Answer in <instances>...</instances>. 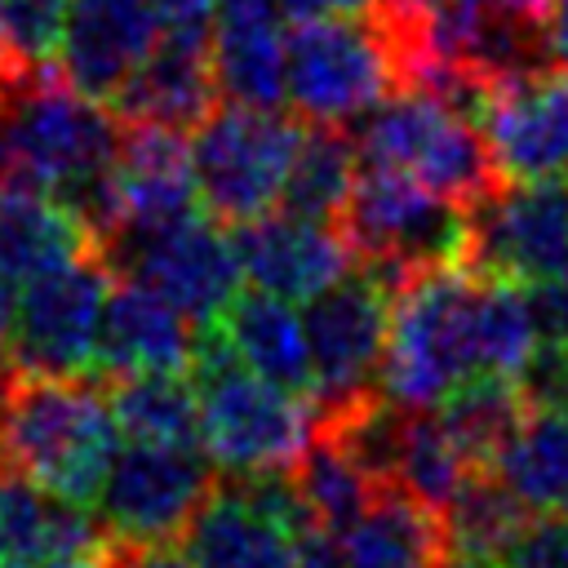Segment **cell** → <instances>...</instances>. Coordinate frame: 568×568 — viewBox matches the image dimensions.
I'll use <instances>...</instances> for the list:
<instances>
[{"instance_id":"cell-34","label":"cell","mask_w":568,"mask_h":568,"mask_svg":"<svg viewBox=\"0 0 568 568\" xmlns=\"http://www.w3.org/2000/svg\"><path fill=\"white\" fill-rule=\"evenodd\" d=\"M111 568H195L191 555L173 541H151V546H115Z\"/></svg>"},{"instance_id":"cell-4","label":"cell","mask_w":568,"mask_h":568,"mask_svg":"<svg viewBox=\"0 0 568 568\" xmlns=\"http://www.w3.org/2000/svg\"><path fill=\"white\" fill-rule=\"evenodd\" d=\"M470 271L462 262L422 266L390 284V320L377 390L386 404L426 413L475 377L470 359Z\"/></svg>"},{"instance_id":"cell-40","label":"cell","mask_w":568,"mask_h":568,"mask_svg":"<svg viewBox=\"0 0 568 568\" xmlns=\"http://www.w3.org/2000/svg\"><path fill=\"white\" fill-rule=\"evenodd\" d=\"M18 568H111V555H80V559H36Z\"/></svg>"},{"instance_id":"cell-35","label":"cell","mask_w":568,"mask_h":568,"mask_svg":"<svg viewBox=\"0 0 568 568\" xmlns=\"http://www.w3.org/2000/svg\"><path fill=\"white\" fill-rule=\"evenodd\" d=\"M382 0H284L293 18H368Z\"/></svg>"},{"instance_id":"cell-29","label":"cell","mask_w":568,"mask_h":568,"mask_svg":"<svg viewBox=\"0 0 568 568\" xmlns=\"http://www.w3.org/2000/svg\"><path fill=\"white\" fill-rule=\"evenodd\" d=\"M111 413H115L124 439L200 444V399H195L191 373L120 377L111 390Z\"/></svg>"},{"instance_id":"cell-26","label":"cell","mask_w":568,"mask_h":568,"mask_svg":"<svg viewBox=\"0 0 568 568\" xmlns=\"http://www.w3.org/2000/svg\"><path fill=\"white\" fill-rule=\"evenodd\" d=\"M288 484H293V493H297V501H302V510H306L315 532H337L382 488L373 479V470L364 466V457L351 448V439L328 422H320L315 439L293 462Z\"/></svg>"},{"instance_id":"cell-11","label":"cell","mask_w":568,"mask_h":568,"mask_svg":"<svg viewBox=\"0 0 568 568\" xmlns=\"http://www.w3.org/2000/svg\"><path fill=\"white\" fill-rule=\"evenodd\" d=\"M111 266L98 248H84L22 284L9 311L4 351L18 373L80 377L93 368L98 320L111 288Z\"/></svg>"},{"instance_id":"cell-19","label":"cell","mask_w":568,"mask_h":568,"mask_svg":"<svg viewBox=\"0 0 568 568\" xmlns=\"http://www.w3.org/2000/svg\"><path fill=\"white\" fill-rule=\"evenodd\" d=\"M200 204L191 142L169 124H124L111 164V231L151 226ZM106 231V235H111Z\"/></svg>"},{"instance_id":"cell-18","label":"cell","mask_w":568,"mask_h":568,"mask_svg":"<svg viewBox=\"0 0 568 568\" xmlns=\"http://www.w3.org/2000/svg\"><path fill=\"white\" fill-rule=\"evenodd\" d=\"M160 18L146 0H71L53 67L89 98L111 102L115 89L155 49Z\"/></svg>"},{"instance_id":"cell-10","label":"cell","mask_w":568,"mask_h":568,"mask_svg":"<svg viewBox=\"0 0 568 568\" xmlns=\"http://www.w3.org/2000/svg\"><path fill=\"white\" fill-rule=\"evenodd\" d=\"M386 320H390V284L355 266L333 288L306 302V346H311V399L320 417H346L373 404L382 351H386Z\"/></svg>"},{"instance_id":"cell-15","label":"cell","mask_w":568,"mask_h":568,"mask_svg":"<svg viewBox=\"0 0 568 568\" xmlns=\"http://www.w3.org/2000/svg\"><path fill=\"white\" fill-rule=\"evenodd\" d=\"M479 129L501 182H564L568 71L541 58L497 75L479 98Z\"/></svg>"},{"instance_id":"cell-8","label":"cell","mask_w":568,"mask_h":568,"mask_svg":"<svg viewBox=\"0 0 568 568\" xmlns=\"http://www.w3.org/2000/svg\"><path fill=\"white\" fill-rule=\"evenodd\" d=\"M302 133L306 129H297L275 106H213L191 138L200 209L222 226H240L280 209Z\"/></svg>"},{"instance_id":"cell-5","label":"cell","mask_w":568,"mask_h":568,"mask_svg":"<svg viewBox=\"0 0 568 568\" xmlns=\"http://www.w3.org/2000/svg\"><path fill=\"white\" fill-rule=\"evenodd\" d=\"M355 124H359L355 133L359 164L395 169L462 209L479 204L488 191L501 186L475 111H466L444 93L399 84L395 98L386 93Z\"/></svg>"},{"instance_id":"cell-24","label":"cell","mask_w":568,"mask_h":568,"mask_svg":"<svg viewBox=\"0 0 568 568\" xmlns=\"http://www.w3.org/2000/svg\"><path fill=\"white\" fill-rule=\"evenodd\" d=\"M213 328L222 333V342L231 346V355L253 368L257 377L302 390L311 395V346H306V324L293 311V302L275 297V293H235L231 306L213 320Z\"/></svg>"},{"instance_id":"cell-20","label":"cell","mask_w":568,"mask_h":568,"mask_svg":"<svg viewBox=\"0 0 568 568\" xmlns=\"http://www.w3.org/2000/svg\"><path fill=\"white\" fill-rule=\"evenodd\" d=\"M217 102L209 36H173L160 31L155 49L138 62V71L115 89L111 111L124 124H169L195 129Z\"/></svg>"},{"instance_id":"cell-9","label":"cell","mask_w":568,"mask_h":568,"mask_svg":"<svg viewBox=\"0 0 568 568\" xmlns=\"http://www.w3.org/2000/svg\"><path fill=\"white\" fill-rule=\"evenodd\" d=\"M337 222L355 244L359 266L377 271L386 284L422 266L462 262L466 209L395 169L359 164L351 200Z\"/></svg>"},{"instance_id":"cell-38","label":"cell","mask_w":568,"mask_h":568,"mask_svg":"<svg viewBox=\"0 0 568 568\" xmlns=\"http://www.w3.org/2000/svg\"><path fill=\"white\" fill-rule=\"evenodd\" d=\"M497 4L524 22H546V13L555 9V0H497Z\"/></svg>"},{"instance_id":"cell-36","label":"cell","mask_w":568,"mask_h":568,"mask_svg":"<svg viewBox=\"0 0 568 568\" xmlns=\"http://www.w3.org/2000/svg\"><path fill=\"white\" fill-rule=\"evenodd\" d=\"M541 40H546V58L568 71V0H555V9L541 22Z\"/></svg>"},{"instance_id":"cell-27","label":"cell","mask_w":568,"mask_h":568,"mask_svg":"<svg viewBox=\"0 0 568 568\" xmlns=\"http://www.w3.org/2000/svg\"><path fill=\"white\" fill-rule=\"evenodd\" d=\"M493 475L528 506L555 510L568 501V404H528L501 444Z\"/></svg>"},{"instance_id":"cell-43","label":"cell","mask_w":568,"mask_h":568,"mask_svg":"<svg viewBox=\"0 0 568 568\" xmlns=\"http://www.w3.org/2000/svg\"><path fill=\"white\" fill-rule=\"evenodd\" d=\"M564 506H568V501H564Z\"/></svg>"},{"instance_id":"cell-23","label":"cell","mask_w":568,"mask_h":568,"mask_svg":"<svg viewBox=\"0 0 568 568\" xmlns=\"http://www.w3.org/2000/svg\"><path fill=\"white\" fill-rule=\"evenodd\" d=\"M84 248H93V240L67 204L36 191L0 186V337L22 284Z\"/></svg>"},{"instance_id":"cell-21","label":"cell","mask_w":568,"mask_h":568,"mask_svg":"<svg viewBox=\"0 0 568 568\" xmlns=\"http://www.w3.org/2000/svg\"><path fill=\"white\" fill-rule=\"evenodd\" d=\"M333 568H448L444 515L395 484H382L368 506L328 532Z\"/></svg>"},{"instance_id":"cell-13","label":"cell","mask_w":568,"mask_h":568,"mask_svg":"<svg viewBox=\"0 0 568 568\" xmlns=\"http://www.w3.org/2000/svg\"><path fill=\"white\" fill-rule=\"evenodd\" d=\"M213 488V462L200 444H146L115 448L98 488V519L115 546L173 541Z\"/></svg>"},{"instance_id":"cell-17","label":"cell","mask_w":568,"mask_h":568,"mask_svg":"<svg viewBox=\"0 0 568 568\" xmlns=\"http://www.w3.org/2000/svg\"><path fill=\"white\" fill-rule=\"evenodd\" d=\"M173 302L151 293L138 280H111L102 320H98V346H93V368L106 382L120 377H142V373H191L195 359V333Z\"/></svg>"},{"instance_id":"cell-2","label":"cell","mask_w":568,"mask_h":568,"mask_svg":"<svg viewBox=\"0 0 568 568\" xmlns=\"http://www.w3.org/2000/svg\"><path fill=\"white\" fill-rule=\"evenodd\" d=\"M124 444L111 395L84 377L9 373L0 386V466L44 493L93 506L115 448Z\"/></svg>"},{"instance_id":"cell-28","label":"cell","mask_w":568,"mask_h":568,"mask_svg":"<svg viewBox=\"0 0 568 568\" xmlns=\"http://www.w3.org/2000/svg\"><path fill=\"white\" fill-rule=\"evenodd\" d=\"M355 173H359L355 142L342 129L311 124L302 133V142H297V155H293V169H288L280 209L302 213V217H315V222H337L342 209H346V200H351Z\"/></svg>"},{"instance_id":"cell-32","label":"cell","mask_w":568,"mask_h":568,"mask_svg":"<svg viewBox=\"0 0 568 568\" xmlns=\"http://www.w3.org/2000/svg\"><path fill=\"white\" fill-rule=\"evenodd\" d=\"M497 568H568V519H555L546 510L528 515Z\"/></svg>"},{"instance_id":"cell-25","label":"cell","mask_w":568,"mask_h":568,"mask_svg":"<svg viewBox=\"0 0 568 568\" xmlns=\"http://www.w3.org/2000/svg\"><path fill=\"white\" fill-rule=\"evenodd\" d=\"M284 31L275 13H222L209 36L213 84L240 106L284 102Z\"/></svg>"},{"instance_id":"cell-33","label":"cell","mask_w":568,"mask_h":568,"mask_svg":"<svg viewBox=\"0 0 568 568\" xmlns=\"http://www.w3.org/2000/svg\"><path fill=\"white\" fill-rule=\"evenodd\" d=\"M146 4L160 18V31H173V36H213L217 0H146Z\"/></svg>"},{"instance_id":"cell-42","label":"cell","mask_w":568,"mask_h":568,"mask_svg":"<svg viewBox=\"0 0 568 568\" xmlns=\"http://www.w3.org/2000/svg\"><path fill=\"white\" fill-rule=\"evenodd\" d=\"M9 373H13V364H9V351H4V337H0V386H4Z\"/></svg>"},{"instance_id":"cell-39","label":"cell","mask_w":568,"mask_h":568,"mask_svg":"<svg viewBox=\"0 0 568 568\" xmlns=\"http://www.w3.org/2000/svg\"><path fill=\"white\" fill-rule=\"evenodd\" d=\"M284 0H217V13H275L280 18Z\"/></svg>"},{"instance_id":"cell-37","label":"cell","mask_w":568,"mask_h":568,"mask_svg":"<svg viewBox=\"0 0 568 568\" xmlns=\"http://www.w3.org/2000/svg\"><path fill=\"white\" fill-rule=\"evenodd\" d=\"M444 0H382V22L390 27H408L417 18H426L430 9H439Z\"/></svg>"},{"instance_id":"cell-7","label":"cell","mask_w":568,"mask_h":568,"mask_svg":"<svg viewBox=\"0 0 568 568\" xmlns=\"http://www.w3.org/2000/svg\"><path fill=\"white\" fill-rule=\"evenodd\" d=\"M111 275L138 280L173 302L191 324H213L244 288L235 235L213 213H178L151 226H120L93 244Z\"/></svg>"},{"instance_id":"cell-1","label":"cell","mask_w":568,"mask_h":568,"mask_svg":"<svg viewBox=\"0 0 568 568\" xmlns=\"http://www.w3.org/2000/svg\"><path fill=\"white\" fill-rule=\"evenodd\" d=\"M124 120L58 67L18 71L0 89V186L36 191L75 213L98 244L111 231V164Z\"/></svg>"},{"instance_id":"cell-22","label":"cell","mask_w":568,"mask_h":568,"mask_svg":"<svg viewBox=\"0 0 568 568\" xmlns=\"http://www.w3.org/2000/svg\"><path fill=\"white\" fill-rule=\"evenodd\" d=\"M115 541L102 519L84 515V506L62 501L31 484L27 475L0 466V568L36 564V559H80L111 555Z\"/></svg>"},{"instance_id":"cell-6","label":"cell","mask_w":568,"mask_h":568,"mask_svg":"<svg viewBox=\"0 0 568 568\" xmlns=\"http://www.w3.org/2000/svg\"><path fill=\"white\" fill-rule=\"evenodd\" d=\"M399 89L390 31L364 18H297L284 40V102L306 124L346 129Z\"/></svg>"},{"instance_id":"cell-30","label":"cell","mask_w":568,"mask_h":568,"mask_svg":"<svg viewBox=\"0 0 568 568\" xmlns=\"http://www.w3.org/2000/svg\"><path fill=\"white\" fill-rule=\"evenodd\" d=\"M528 404L532 399H528L524 382H510V377H470L435 413H439L444 430L457 439V448L479 470H493L501 444L510 439V430L519 426V417L528 413Z\"/></svg>"},{"instance_id":"cell-31","label":"cell","mask_w":568,"mask_h":568,"mask_svg":"<svg viewBox=\"0 0 568 568\" xmlns=\"http://www.w3.org/2000/svg\"><path fill=\"white\" fill-rule=\"evenodd\" d=\"M71 0H0V36L18 71L53 67Z\"/></svg>"},{"instance_id":"cell-3","label":"cell","mask_w":568,"mask_h":568,"mask_svg":"<svg viewBox=\"0 0 568 568\" xmlns=\"http://www.w3.org/2000/svg\"><path fill=\"white\" fill-rule=\"evenodd\" d=\"M191 386L200 399V448L226 475H288L320 430L315 399L244 368L213 324L195 337Z\"/></svg>"},{"instance_id":"cell-16","label":"cell","mask_w":568,"mask_h":568,"mask_svg":"<svg viewBox=\"0 0 568 568\" xmlns=\"http://www.w3.org/2000/svg\"><path fill=\"white\" fill-rule=\"evenodd\" d=\"M240 271L253 288L275 293L284 302H311L333 288L342 275L359 266L355 244L346 240L342 222H315L288 209H271L253 222L235 226Z\"/></svg>"},{"instance_id":"cell-12","label":"cell","mask_w":568,"mask_h":568,"mask_svg":"<svg viewBox=\"0 0 568 568\" xmlns=\"http://www.w3.org/2000/svg\"><path fill=\"white\" fill-rule=\"evenodd\" d=\"M311 532L288 475H231L182 528V550L195 568H302Z\"/></svg>"},{"instance_id":"cell-41","label":"cell","mask_w":568,"mask_h":568,"mask_svg":"<svg viewBox=\"0 0 568 568\" xmlns=\"http://www.w3.org/2000/svg\"><path fill=\"white\" fill-rule=\"evenodd\" d=\"M13 75H18V62H13V53H9V44H4V36H0V89H4Z\"/></svg>"},{"instance_id":"cell-14","label":"cell","mask_w":568,"mask_h":568,"mask_svg":"<svg viewBox=\"0 0 568 568\" xmlns=\"http://www.w3.org/2000/svg\"><path fill=\"white\" fill-rule=\"evenodd\" d=\"M462 266L510 284H546L568 271V191L559 182H501L466 209Z\"/></svg>"}]
</instances>
